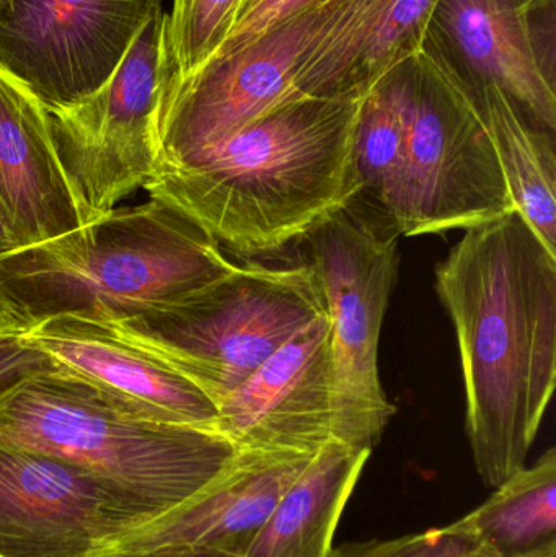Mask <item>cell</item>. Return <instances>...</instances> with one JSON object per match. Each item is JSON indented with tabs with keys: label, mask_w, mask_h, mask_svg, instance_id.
Masks as SVG:
<instances>
[{
	"label": "cell",
	"mask_w": 556,
	"mask_h": 557,
	"mask_svg": "<svg viewBox=\"0 0 556 557\" xmlns=\"http://www.w3.org/2000/svg\"><path fill=\"white\" fill-rule=\"evenodd\" d=\"M456 327L467 435L483 483L526 467L556 382V255L521 215L475 225L436 268Z\"/></svg>",
	"instance_id": "1"
},
{
	"label": "cell",
	"mask_w": 556,
	"mask_h": 557,
	"mask_svg": "<svg viewBox=\"0 0 556 557\" xmlns=\"http://www.w3.org/2000/svg\"><path fill=\"white\" fill-rule=\"evenodd\" d=\"M361 103L306 97L281 104L214 146L162 163L143 189L221 247L281 250L348 202Z\"/></svg>",
	"instance_id": "2"
},
{
	"label": "cell",
	"mask_w": 556,
	"mask_h": 557,
	"mask_svg": "<svg viewBox=\"0 0 556 557\" xmlns=\"http://www.w3.org/2000/svg\"><path fill=\"white\" fill-rule=\"evenodd\" d=\"M188 215L157 198L0 257V290L28 326L116 323L178 305L237 270Z\"/></svg>",
	"instance_id": "3"
},
{
	"label": "cell",
	"mask_w": 556,
	"mask_h": 557,
	"mask_svg": "<svg viewBox=\"0 0 556 557\" xmlns=\"http://www.w3.org/2000/svg\"><path fill=\"white\" fill-rule=\"evenodd\" d=\"M0 444L84 468L162 516L211 486L238 454L219 432L126 414L55 369L26 376L0 398Z\"/></svg>",
	"instance_id": "4"
},
{
	"label": "cell",
	"mask_w": 556,
	"mask_h": 557,
	"mask_svg": "<svg viewBox=\"0 0 556 557\" xmlns=\"http://www.w3.org/2000/svg\"><path fill=\"white\" fill-rule=\"evenodd\" d=\"M325 313L319 278L307 264H238L166 310L100 324L191 380L219 409L294 334Z\"/></svg>",
	"instance_id": "5"
},
{
	"label": "cell",
	"mask_w": 556,
	"mask_h": 557,
	"mask_svg": "<svg viewBox=\"0 0 556 557\" xmlns=\"http://www.w3.org/2000/svg\"><path fill=\"white\" fill-rule=\"evenodd\" d=\"M385 75L404 123L401 237L469 231L516 212L485 124L443 59L423 45Z\"/></svg>",
	"instance_id": "6"
},
{
	"label": "cell",
	"mask_w": 556,
	"mask_h": 557,
	"mask_svg": "<svg viewBox=\"0 0 556 557\" xmlns=\"http://www.w3.org/2000/svg\"><path fill=\"white\" fill-rule=\"evenodd\" d=\"M400 238L343 206L296 244L319 278L329 314L336 442L356 450H374L397 411L381 385L379 339L397 282Z\"/></svg>",
	"instance_id": "7"
},
{
	"label": "cell",
	"mask_w": 556,
	"mask_h": 557,
	"mask_svg": "<svg viewBox=\"0 0 556 557\" xmlns=\"http://www.w3.org/2000/svg\"><path fill=\"white\" fill-rule=\"evenodd\" d=\"M165 90L166 12L159 5L100 90L48 111L85 225L110 214L156 176Z\"/></svg>",
	"instance_id": "8"
},
{
	"label": "cell",
	"mask_w": 556,
	"mask_h": 557,
	"mask_svg": "<svg viewBox=\"0 0 556 557\" xmlns=\"http://www.w3.org/2000/svg\"><path fill=\"white\" fill-rule=\"evenodd\" d=\"M343 0H320L251 41L215 52L166 87L160 165L227 139L281 104L296 101L294 77Z\"/></svg>",
	"instance_id": "9"
},
{
	"label": "cell",
	"mask_w": 556,
	"mask_h": 557,
	"mask_svg": "<svg viewBox=\"0 0 556 557\" xmlns=\"http://www.w3.org/2000/svg\"><path fill=\"white\" fill-rule=\"evenodd\" d=\"M160 517L84 468L0 444V557H103Z\"/></svg>",
	"instance_id": "10"
},
{
	"label": "cell",
	"mask_w": 556,
	"mask_h": 557,
	"mask_svg": "<svg viewBox=\"0 0 556 557\" xmlns=\"http://www.w3.org/2000/svg\"><path fill=\"white\" fill-rule=\"evenodd\" d=\"M162 0H0V69L48 111L100 90Z\"/></svg>",
	"instance_id": "11"
},
{
	"label": "cell",
	"mask_w": 556,
	"mask_h": 557,
	"mask_svg": "<svg viewBox=\"0 0 556 557\" xmlns=\"http://www.w3.org/2000/svg\"><path fill=\"white\" fill-rule=\"evenodd\" d=\"M423 45L556 131L555 0H437Z\"/></svg>",
	"instance_id": "12"
},
{
	"label": "cell",
	"mask_w": 556,
	"mask_h": 557,
	"mask_svg": "<svg viewBox=\"0 0 556 557\" xmlns=\"http://www.w3.org/2000/svg\"><path fill=\"white\" fill-rule=\"evenodd\" d=\"M215 431L237 450L317 455L336 442L329 314L294 334L221 403Z\"/></svg>",
	"instance_id": "13"
},
{
	"label": "cell",
	"mask_w": 556,
	"mask_h": 557,
	"mask_svg": "<svg viewBox=\"0 0 556 557\" xmlns=\"http://www.w3.org/2000/svg\"><path fill=\"white\" fill-rule=\"evenodd\" d=\"M23 336L55 370L97 389L126 414L215 431L219 409L202 389L97 321L52 317L33 323Z\"/></svg>",
	"instance_id": "14"
},
{
	"label": "cell",
	"mask_w": 556,
	"mask_h": 557,
	"mask_svg": "<svg viewBox=\"0 0 556 557\" xmlns=\"http://www.w3.org/2000/svg\"><path fill=\"white\" fill-rule=\"evenodd\" d=\"M313 457L238 450L231 467L211 486L178 509L131 533L107 555L156 546H185L242 557L277 500Z\"/></svg>",
	"instance_id": "15"
},
{
	"label": "cell",
	"mask_w": 556,
	"mask_h": 557,
	"mask_svg": "<svg viewBox=\"0 0 556 557\" xmlns=\"http://www.w3.org/2000/svg\"><path fill=\"white\" fill-rule=\"evenodd\" d=\"M0 202L16 250L84 227L45 104L0 69Z\"/></svg>",
	"instance_id": "16"
},
{
	"label": "cell",
	"mask_w": 556,
	"mask_h": 557,
	"mask_svg": "<svg viewBox=\"0 0 556 557\" xmlns=\"http://www.w3.org/2000/svg\"><path fill=\"white\" fill-rule=\"evenodd\" d=\"M437 0H343L294 77V97L362 98L417 54Z\"/></svg>",
	"instance_id": "17"
},
{
	"label": "cell",
	"mask_w": 556,
	"mask_h": 557,
	"mask_svg": "<svg viewBox=\"0 0 556 557\" xmlns=\"http://www.w3.org/2000/svg\"><path fill=\"white\" fill-rule=\"evenodd\" d=\"M453 72L469 91L485 124L516 214L521 215L544 247L556 255L555 131L496 85Z\"/></svg>",
	"instance_id": "18"
},
{
	"label": "cell",
	"mask_w": 556,
	"mask_h": 557,
	"mask_svg": "<svg viewBox=\"0 0 556 557\" xmlns=\"http://www.w3.org/2000/svg\"><path fill=\"white\" fill-rule=\"evenodd\" d=\"M372 451L323 447L287 487L242 557H332L343 510Z\"/></svg>",
	"instance_id": "19"
},
{
	"label": "cell",
	"mask_w": 556,
	"mask_h": 557,
	"mask_svg": "<svg viewBox=\"0 0 556 557\" xmlns=\"http://www.w3.org/2000/svg\"><path fill=\"white\" fill-rule=\"evenodd\" d=\"M450 532L472 536L493 557H534L556 549V450L495 487Z\"/></svg>",
	"instance_id": "20"
},
{
	"label": "cell",
	"mask_w": 556,
	"mask_h": 557,
	"mask_svg": "<svg viewBox=\"0 0 556 557\" xmlns=\"http://www.w3.org/2000/svg\"><path fill=\"white\" fill-rule=\"evenodd\" d=\"M404 123L387 75L362 97L351 146V196L345 206L398 231Z\"/></svg>",
	"instance_id": "21"
},
{
	"label": "cell",
	"mask_w": 556,
	"mask_h": 557,
	"mask_svg": "<svg viewBox=\"0 0 556 557\" xmlns=\"http://www.w3.org/2000/svg\"><path fill=\"white\" fill-rule=\"evenodd\" d=\"M238 5L240 0H173L166 13V87L195 72L224 41Z\"/></svg>",
	"instance_id": "22"
},
{
	"label": "cell",
	"mask_w": 556,
	"mask_h": 557,
	"mask_svg": "<svg viewBox=\"0 0 556 557\" xmlns=\"http://www.w3.org/2000/svg\"><path fill=\"white\" fill-rule=\"evenodd\" d=\"M482 549L472 536L443 527L400 539L349 543L333 549L332 557H472Z\"/></svg>",
	"instance_id": "23"
},
{
	"label": "cell",
	"mask_w": 556,
	"mask_h": 557,
	"mask_svg": "<svg viewBox=\"0 0 556 557\" xmlns=\"http://www.w3.org/2000/svg\"><path fill=\"white\" fill-rule=\"evenodd\" d=\"M317 2L320 0H260L250 9L242 12L240 15L235 16L224 41L215 48L212 54L238 48L267 32L274 23L283 22Z\"/></svg>",
	"instance_id": "24"
},
{
	"label": "cell",
	"mask_w": 556,
	"mask_h": 557,
	"mask_svg": "<svg viewBox=\"0 0 556 557\" xmlns=\"http://www.w3.org/2000/svg\"><path fill=\"white\" fill-rule=\"evenodd\" d=\"M51 369L49 357L29 343L23 331L0 336V398L26 376Z\"/></svg>",
	"instance_id": "25"
},
{
	"label": "cell",
	"mask_w": 556,
	"mask_h": 557,
	"mask_svg": "<svg viewBox=\"0 0 556 557\" xmlns=\"http://www.w3.org/2000/svg\"><path fill=\"white\" fill-rule=\"evenodd\" d=\"M103 557H240L214 549L185 548V546H156V548L114 552Z\"/></svg>",
	"instance_id": "26"
},
{
	"label": "cell",
	"mask_w": 556,
	"mask_h": 557,
	"mask_svg": "<svg viewBox=\"0 0 556 557\" xmlns=\"http://www.w3.org/2000/svg\"><path fill=\"white\" fill-rule=\"evenodd\" d=\"M16 250L15 238H13L12 227H10L9 218L5 209L0 202V257Z\"/></svg>",
	"instance_id": "27"
},
{
	"label": "cell",
	"mask_w": 556,
	"mask_h": 557,
	"mask_svg": "<svg viewBox=\"0 0 556 557\" xmlns=\"http://www.w3.org/2000/svg\"><path fill=\"white\" fill-rule=\"evenodd\" d=\"M0 321H3V323L15 324V326L23 327V330L28 327V324L20 318L15 308H13L12 305H10V301L7 300L2 290H0Z\"/></svg>",
	"instance_id": "28"
},
{
	"label": "cell",
	"mask_w": 556,
	"mask_h": 557,
	"mask_svg": "<svg viewBox=\"0 0 556 557\" xmlns=\"http://www.w3.org/2000/svg\"><path fill=\"white\" fill-rule=\"evenodd\" d=\"M18 331H25L23 327L15 326V324L3 323L0 321V336L3 334L18 333Z\"/></svg>",
	"instance_id": "29"
},
{
	"label": "cell",
	"mask_w": 556,
	"mask_h": 557,
	"mask_svg": "<svg viewBox=\"0 0 556 557\" xmlns=\"http://www.w3.org/2000/svg\"><path fill=\"white\" fill-rule=\"evenodd\" d=\"M258 2H260V0H240V5H238L237 13H235V16L240 15L242 12H245V10L250 9V7H254L255 3Z\"/></svg>",
	"instance_id": "30"
},
{
	"label": "cell",
	"mask_w": 556,
	"mask_h": 557,
	"mask_svg": "<svg viewBox=\"0 0 556 557\" xmlns=\"http://www.w3.org/2000/svg\"><path fill=\"white\" fill-rule=\"evenodd\" d=\"M472 557H493V556H492V555H490V553H489V552H486V549H485V548H483V549H482V552L477 553V555H475V556H472Z\"/></svg>",
	"instance_id": "31"
},
{
	"label": "cell",
	"mask_w": 556,
	"mask_h": 557,
	"mask_svg": "<svg viewBox=\"0 0 556 557\" xmlns=\"http://www.w3.org/2000/svg\"><path fill=\"white\" fill-rule=\"evenodd\" d=\"M534 557H556V549H554V552L544 553V555H539Z\"/></svg>",
	"instance_id": "32"
}]
</instances>
